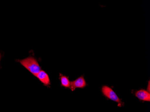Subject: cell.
<instances>
[{
  "label": "cell",
  "mask_w": 150,
  "mask_h": 112,
  "mask_svg": "<svg viewBox=\"0 0 150 112\" xmlns=\"http://www.w3.org/2000/svg\"><path fill=\"white\" fill-rule=\"evenodd\" d=\"M59 79L61 82V86L66 88H70V87L71 82L69 80V78L66 76L60 74Z\"/></svg>",
  "instance_id": "cell-6"
},
{
  "label": "cell",
  "mask_w": 150,
  "mask_h": 112,
  "mask_svg": "<svg viewBox=\"0 0 150 112\" xmlns=\"http://www.w3.org/2000/svg\"><path fill=\"white\" fill-rule=\"evenodd\" d=\"M1 54H0V59H1Z\"/></svg>",
  "instance_id": "cell-8"
},
{
  "label": "cell",
  "mask_w": 150,
  "mask_h": 112,
  "mask_svg": "<svg viewBox=\"0 0 150 112\" xmlns=\"http://www.w3.org/2000/svg\"><path fill=\"white\" fill-rule=\"evenodd\" d=\"M102 92L103 95L108 99L118 103L119 106H123V102L111 87L107 86H103L102 87Z\"/></svg>",
  "instance_id": "cell-2"
},
{
  "label": "cell",
  "mask_w": 150,
  "mask_h": 112,
  "mask_svg": "<svg viewBox=\"0 0 150 112\" xmlns=\"http://www.w3.org/2000/svg\"><path fill=\"white\" fill-rule=\"evenodd\" d=\"M86 85V82L84 77L81 76L75 80L71 82L70 88L71 91H74L76 88H83Z\"/></svg>",
  "instance_id": "cell-3"
},
{
  "label": "cell",
  "mask_w": 150,
  "mask_h": 112,
  "mask_svg": "<svg viewBox=\"0 0 150 112\" xmlns=\"http://www.w3.org/2000/svg\"><path fill=\"white\" fill-rule=\"evenodd\" d=\"M18 61L29 72L35 76L41 70V68L37 60L33 57H29Z\"/></svg>",
  "instance_id": "cell-1"
},
{
  "label": "cell",
  "mask_w": 150,
  "mask_h": 112,
  "mask_svg": "<svg viewBox=\"0 0 150 112\" xmlns=\"http://www.w3.org/2000/svg\"><path fill=\"white\" fill-rule=\"evenodd\" d=\"M136 97L138 98L139 100L144 101H150V92L144 89H141L136 92L135 93Z\"/></svg>",
  "instance_id": "cell-4"
},
{
  "label": "cell",
  "mask_w": 150,
  "mask_h": 112,
  "mask_svg": "<svg viewBox=\"0 0 150 112\" xmlns=\"http://www.w3.org/2000/svg\"><path fill=\"white\" fill-rule=\"evenodd\" d=\"M148 92H150V82L149 81V83H148Z\"/></svg>",
  "instance_id": "cell-7"
},
{
  "label": "cell",
  "mask_w": 150,
  "mask_h": 112,
  "mask_svg": "<svg viewBox=\"0 0 150 112\" xmlns=\"http://www.w3.org/2000/svg\"><path fill=\"white\" fill-rule=\"evenodd\" d=\"M36 77L42 82L45 86H48L50 85V79L48 75L45 71L41 70L37 75Z\"/></svg>",
  "instance_id": "cell-5"
}]
</instances>
